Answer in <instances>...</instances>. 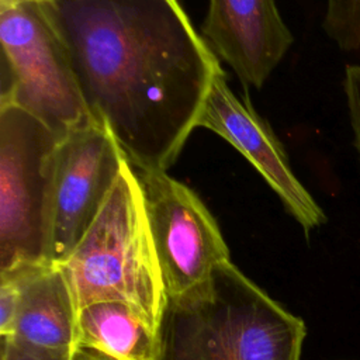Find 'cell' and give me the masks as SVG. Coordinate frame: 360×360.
Listing matches in <instances>:
<instances>
[{
    "label": "cell",
    "instance_id": "1",
    "mask_svg": "<svg viewBox=\"0 0 360 360\" xmlns=\"http://www.w3.org/2000/svg\"><path fill=\"white\" fill-rule=\"evenodd\" d=\"M91 118L134 169L167 172L222 69L179 0L44 3Z\"/></svg>",
    "mask_w": 360,
    "mask_h": 360
},
{
    "label": "cell",
    "instance_id": "2",
    "mask_svg": "<svg viewBox=\"0 0 360 360\" xmlns=\"http://www.w3.org/2000/svg\"><path fill=\"white\" fill-rule=\"evenodd\" d=\"M305 336V322L229 259L166 297L153 360H301Z\"/></svg>",
    "mask_w": 360,
    "mask_h": 360
},
{
    "label": "cell",
    "instance_id": "3",
    "mask_svg": "<svg viewBox=\"0 0 360 360\" xmlns=\"http://www.w3.org/2000/svg\"><path fill=\"white\" fill-rule=\"evenodd\" d=\"M60 266L77 308L125 302L156 335L166 290L139 180L128 159L98 215Z\"/></svg>",
    "mask_w": 360,
    "mask_h": 360
},
{
    "label": "cell",
    "instance_id": "4",
    "mask_svg": "<svg viewBox=\"0 0 360 360\" xmlns=\"http://www.w3.org/2000/svg\"><path fill=\"white\" fill-rule=\"evenodd\" d=\"M59 139L24 108L0 105V271L51 263Z\"/></svg>",
    "mask_w": 360,
    "mask_h": 360
},
{
    "label": "cell",
    "instance_id": "5",
    "mask_svg": "<svg viewBox=\"0 0 360 360\" xmlns=\"http://www.w3.org/2000/svg\"><path fill=\"white\" fill-rule=\"evenodd\" d=\"M0 105L34 114L58 136L94 121L44 3L0 8Z\"/></svg>",
    "mask_w": 360,
    "mask_h": 360
},
{
    "label": "cell",
    "instance_id": "6",
    "mask_svg": "<svg viewBox=\"0 0 360 360\" xmlns=\"http://www.w3.org/2000/svg\"><path fill=\"white\" fill-rule=\"evenodd\" d=\"M162 269L166 297L180 295L229 260L221 229L201 198L163 170L134 169Z\"/></svg>",
    "mask_w": 360,
    "mask_h": 360
},
{
    "label": "cell",
    "instance_id": "7",
    "mask_svg": "<svg viewBox=\"0 0 360 360\" xmlns=\"http://www.w3.org/2000/svg\"><path fill=\"white\" fill-rule=\"evenodd\" d=\"M125 160L112 134L97 121L59 139L53 165L51 263L62 264L70 256L103 208Z\"/></svg>",
    "mask_w": 360,
    "mask_h": 360
},
{
    "label": "cell",
    "instance_id": "8",
    "mask_svg": "<svg viewBox=\"0 0 360 360\" xmlns=\"http://www.w3.org/2000/svg\"><path fill=\"white\" fill-rule=\"evenodd\" d=\"M197 127L207 128L239 150L264 177L287 212L308 235L326 222V215L294 174L287 152L269 122L248 96L239 98L221 69L204 100Z\"/></svg>",
    "mask_w": 360,
    "mask_h": 360
},
{
    "label": "cell",
    "instance_id": "9",
    "mask_svg": "<svg viewBox=\"0 0 360 360\" xmlns=\"http://www.w3.org/2000/svg\"><path fill=\"white\" fill-rule=\"evenodd\" d=\"M201 32L245 89H260L294 41L276 0H210Z\"/></svg>",
    "mask_w": 360,
    "mask_h": 360
},
{
    "label": "cell",
    "instance_id": "10",
    "mask_svg": "<svg viewBox=\"0 0 360 360\" xmlns=\"http://www.w3.org/2000/svg\"><path fill=\"white\" fill-rule=\"evenodd\" d=\"M0 273H10L20 288L11 335L46 349L76 350L79 308L63 266L44 263Z\"/></svg>",
    "mask_w": 360,
    "mask_h": 360
},
{
    "label": "cell",
    "instance_id": "11",
    "mask_svg": "<svg viewBox=\"0 0 360 360\" xmlns=\"http://www.w3.org/2000/svg\"><path fill=\"white\" fill-rule=\"evenodd\" d=\"M77 347L112 360H153L156 335L125 302L97 301L79 308Z\"/></svg>",
    "mask_w": 360,
    "mask_h": 360
},
{
    "label": "cell",
    "instance_id": "12",
    "mask_svg": "<svg viewBox=\"0 0 360 360\" xmlns=\"http://www.w3.org/2000/svg\"><path fill=\"white\" fill-rule=\"evenodd\" d=\"M322 28L339 49H360V0H326Z\"/></svg>",
    "mask_w": 360,
    "mask_h": 360
},
{
    "label": "cell",
    "instance_id": "13",
    "mask_svg": "<svg viewBox=\"0 0 360 360\" xmlns=\"http://www.w3.org/2000/svg\"><path fill=\"white\" fill-rule=\"evenodd\" d=\"M1 360H72L75 350H55L35 346L14 335L0 336Z\"/></svg>",
    "mask_w": 360,
    "mask_h": 360
},
{
    "label": "cell",
    "instance_id": "14",
    "mask_svg": "<svg viewBox=\"0 0 360 360\" xmlns=\"http://www.w3.org/2000/svg\"><path fill=\"white\" fill-rule=\"evenodd\" d=\"M20 288L10 273H0V336L11 335L18 311Z\"/></svg>",
    "mask_w": 360,
    "mask_h": 360
},
{
    "label": "cell",
    "instance_id": "15",
    "mask_svg": "<svg viewBox=\"0 0 360 360\" xmlns=\"http://www.w3.org/2000/svg\"><path fill=\"white\" fill-rule=\"evenodd\" d=\"M343 90L346 94L354 148L360 159V65H346Z\"/></svg>",
    "mask_w": 360,
    "mask_h": 360
},
{
    "label": "cell",
    "instance_id": "16",
    "mask_svg": "<svg viewBox=\"0 0 360 360\" xmlns=\"http://www.w3.org/2000/svg\"><path fill=\"white\" fill-rule=\"evenodd\" d=\"M72 360H112L111 357L98 353L96 350L91 349H86V347H77L73 353V359Z\"/></svg>",
    "mask_w": 360,
    "mask_h": 360
},
{
    "label": "cell",
    "instance_id": "17",
    "mask_svg": "<svg viewBox=\"0 0 360 360\" xmlns=\"http://www.w3.org/2000/svg\"><path fill=\"white\" fill-rule=\"evenodd\" d=\"M31 1H37V3H45L49 0H0V8L4 7H11L15 4H21V3H31Z\"/></svg>",
    "mask_w": 360,
    "mask_h": 360
}]
</instances>
